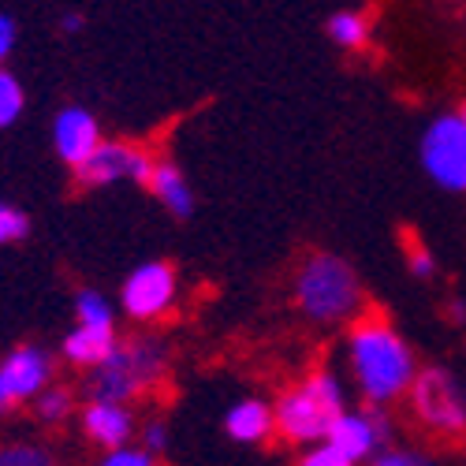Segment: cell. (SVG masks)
Masks as SVG:
<instances>
[{
    "label": "cell",
    "instance_id": "obj_18",
    "mask_svg": "<svg viewBox=\"0 0 466 466\" xmlns=\"http://www.w3.org/2000/svg\"><path fill=\"white\" fill-rule=\"evenodd\" d=\"M75 314H79L83 325H116L112 318V306L101 291H83L79 302H75Z\"/></svg>",
    "mask_w": 466,
    "mask_h": 466
},
{
    "label": "cell",
    "instance_id": "obj_1",
    "mask_svg": "<svg viewBox=\"0 0 466 466\" xmlns=\"http://www.w3.org/2000/svg\"><path fill=\"white\" fill-rule=\"evenodd\" d=\"M351 370L370 403H388L410 388L414 355L388 321L366 318L351 329Z\"/></svg>",
    "mask_w": 466,
    "mask_h": 466
},
{
    "label": "cell",
    "instance_id": "obj_12",
    "mask_svg": "<svg viewBox=\"0 0 466 466\" xmlns=\"http://www.w3.org/2000/svg\"><path fill=\"white\" fill-rule=\"evenodd\" d=\"M83 433L101 444V448H120L135 437V418L127 410V403H116V400H90L83 410Z\"/></svg>",
    "mask_w": 466,
    "mask_h": 466
},
{
    "label": "cell",
    "instance_id": "obj_19",
    "mask_svg": "<svg viewBox=\"0 0 466 466\" xmlns=\"http://www.w3.org/2000/svg\"><path fill=\"white\" fill-rule=\"evenodd\" d=\"M67 410H71V396L64 392V388H42V392H37V418H42L46 425L64 421Z\"/></svg>",
    "mask_w": 466,
    "mask_h": 466
},
{
    "label": "cell",
    "instance_id": "obj_6",
    "mask_svg": "<svg viewBox=\"0 0 466 466\" xmlns=\"http://www.w3.org/2000/svg\"><path fill=\"white\" fill-rule=\"evenodd\" d=\"M421 165L441 187L466 190V112H448L421 138Z\"/></svg>",
    "mask_w": 466,
    "mask_h": 466
},
{
    "label": "cell",
    "instance_id": "obj_13",
    "mask_svg": "<svg viewBox=\"0 0 466 466\" xmlns=\"http://www.w3.org/2000/svg\"><path fill=\"white\" fill-rule=\"evenodd\" d=\"M228 425V437L239 441V444H261L268 441V433H277V418H273V407L261 403V400H243L228 410L224 418Z\"/></svg>",
    "mask_w": 466,
    "mask_h": 466
},
{
    "label": "cell",
    "instance_id": "obj_29",
    "mask_svg": "<svg viewBox=\"0 0 466 466\" xmlns=\"http://www.w3.org/2000/svg\"><path fill=\"white\" fill-rule=\"evenodd\" d=\"M451 321L455 325H466V306L462 302H451Z\"/></svg>",
    "mask_w": 466,
    "mask_h": 466
},
{
    "label": "cell",
    "instance_id": "obj_10",
    "mask_svg": "<svg viewBox=\"0 0 466 466\" xmlns=\"http://www.w3.org/2000/svg\"><path fill=\"white\" fill-rule=\"evenodd\" d=\"M388 437H392V425H388L384 414H355V410H343V414L332 421V430H329L325 441H329L332 448H339L347 459H351V466H355V462L370 459Z\"/></svg>",
    "mask_w": 466,
    "mask_h": 466
},
{
    "label": "cell",
    "instance_id": "obj_22",
    "mask_svg": "<svg viewBox=\"0 0 466 466\" xmlns=\"http://www.w3.org/2000/svg\"><path fill=\"white\" fill-rule=\"evenodd\" d=\"M142 448H146L149 455H161V451L168 448V425H165L161 418H149V421L142 425Z\"/></svg>",
    "mask_w": 466,
    "mask_h": 466
},
{
    "label": "cell",
    "instance_id": "obj_25",
    "mask_svg": "<svg viewBox=\"0 0 466 466\" xmlns=\"http://www.w3.org/2000/svg\"><path fill=\"white\" fill-rule=\"evenodd\" d=\"M407 258H410V273H418V277H433V258H430V250H425L421 243L414 247V239L407 243Z\"/></svg>",
    "mask_w": 466,
    "mask_h": 466
},
{
    "label": "cell",
    "instance_id": "obj_24",
    "mask_svg": "<svg viewBox=\"0 0 466 466\" xmlns=\"http://www.w3.org/2000/svg\"><path fill=\"white\" fill-rule=\"evenodd\" d=\"M105 462H108V466H149L153 455H149L146 448H127V444H120V448H112V451L105 455Z\"/></svg>",
    "mask_w": 466,
    "mask_h": 466
},
{
    "label": "cell",
    "instance_id": "obj_17",
    "mask_svg": "<svg viewBox=\"0 0 466 466\" xmlns=\"http://www.w3.org/2000/svg\"><path fill=\"white\" fill-rule=\"evenodd\" d=\"M23 112V86L15 75H8L0 67V127H12Z\"/></svg>",
    "mask_w": 466,
    "mask_h": 466
},
{
    "label": "cell",
    "instance_id": "obj_9",
    "mask_svg": "<svg viewBox=\"0 0 466 466\" xmlns=\"http://www.w3.org/2000/svg\"><path fill=\"white\" fill-rule=\"evenodd\" d=\"M53 362L42 347H15V351L0 362V414L15 410L26 400H37V392L49 384Z\"/></svg>",
    "mask_w": 466,
    "mask_h": 466
},
{
    "label": "cell",
    "instance_id": "obj_4",
    "mask_svg": "<svg viewBox=\"0 0 466 466\" xmlns=\"http://www.w3.org/2000/svg\"><path fill=\"white\" fill-rule=\"evenodd\" d=\"M343 414V392L332 373H314L273 407L277 433L288 444H321Z\"/></svg>",
    "mask_w": 466,
    "mask_h": 466
},
{
    "label": "cell",
    "instance_id": "obj_5",
    "mask_svg": "<svg viewBox=\"0 0 466 466\" xmlns=\"http://www.w3.org/2000/svg\"><path fill=\"white\" fill-rule=\"evenodd\" d=\"M410 407L437 437H466V396L448 370H425L410 380Z\"/></svg>",
    "mask_w": 466,
    "mask_h": 466
},
{
    "label": "cell",
    "instance_id": "obj_21",
    "mask_svg": "<svg viewBox=\"0 0 466 466\" xmlns=\"http://www.w3.org/2000/svg\"><path fill=\"white\" fill-rule=\"evenodd\" d=\"M49 455L37 451L34 444H8L0 448V466H46Z\"/></svg>",
    "mask_w": 466,
    "mask_h": 466
},
{
    "label": "cell",
    "instance_id": "obj_23",
    "mask_svg": "<svg viewBox=\"0 0 466 466\" xmlns=\"http://www.w3.org/2000/svg\"><path fill=\"white\" fill-rule=\"evenodd\" d=\"M302 462L306 466H351V459H347L339 448H332L329 441H321V448H314V451H306Z\"/></svg>",
    "mask_w": 466,
    "mask_h": 466
},
{
    "label": "cell",
    "instance_id": "obj_11",
    "mask_svg": "<svg viewBox=\"0 0 466 466\" xmlns=\"http://www.w3.org/2000/svg\"><path fill=\"white\" fill-rule=\"evenodd\" d=\"M97 142H101V127L94 120V112H86L79 105L64 108L53 120V146L60 153V161L71 165V168H79L97 149Z\"/></svg>",
    "mask_w": 466,
    "mask_h": 466
},
{
    "label": "cell",
    "instance_id": "obj_20",
    "mask_svg": "<svg viewBox=\"0 0 466 466\" xmlns=\"http://www.w3.org/2000/svg\"><path fill=\"white\" fill-rule=\"evenodd\" d=\"M26 231H30L26 213L15 209V206H8V202H0V243H19Z\"/></svg>",
    "mask_w": 466,
    "mask_h": 466
},
{
    "label": "cell",
    "instance_id": "obj_8",
    "mask_svg": "<svg viewBox=\"0 0 466 466\" xmlns=\"http://www.w3.org/2000/svg\"><path fill=\"white\" fill-rule=\"evenodd\" d=\"M124 314L135 321H157L176 302V273L165 261H146L124 280Z\"/></svg>",
    "mask_w": 466,
    "mask_h": 466
},
{
    "label": "cell",
    "instance_id": "obj_14",
    "mask_svg": "<svg viewBox=\"0 0 466 466\" xmlns=\"http://www.w3.org/2000/svg\"><path fill=\"white\" fill-rule=\"evenodd\" d=\"M116 347V329L112 325H75L67 336H64V355H67V362H75V366H97L108 351Z\"/></svg>",
    "mask_w": 466,
    "mask_h": 466
},
{
    "label": "cell",
    "instance_id": "obj_16",
    "mask_svg": "<svg viewBox=\"0 0 466 466\" xmlns=\"http://www.w3.org/2000/svg\"><path fill=\"white\" fill-rule=\"evenodd\" d=\"M329 37L343 49H362L366 37H370V26H366V19L359 12H336L329 19Z\"/></svg>",
    "mask_w": 466,
    "mask_h": 466
},
{
    "label": "cell",
    "instance_id": "obj_7",
    "mask_svg": "<svg viewBox=\"0 0 466 466\" xmlns=\"http://www.w3.org/2000/svg\"><path fill=\"white\" fill-rule=\"evenodd\" d=\"M153 168H157V161H153L146 149L127 146V142H105L101 138L97 149L90 153L79 168H75V176H79L83 187H108V183H120V179L149 187Z\"/></svg>",
    "mask_w": 466,
    "mask_h": 466
},
{
    "label": "cell",
    "instance_id": "obj_3",
    "mask_svg": "<svg viewBox=\"0 0 466 466\" xmlns=\"http://www.w3.org/2000/svg\"><path fill=\"white\" fill-rule=\"evenodd\" d=\"M161 370H165V343L161 339H149V336H138L127 343L116 339L112 351L97 366H90L86 396L127 403L138 392H146V388L161 377Z\"/></svg>",
    "mask_w": 466,
    "mask_h": 466
},
{
    "label": "cell",
    "instance_id": "obj_27",
    "mask_svg": "<svg viewBox=\"0 0 466 466\" xmlns=\"http://www.w3.org/2000/svg\"><path fill=\"white\" fill-rule=\"evenodd\" d=\"M377 462H380V466H418L421 455H414V451H384Z\"/></svg>",
    "mask_w": 466,
    "mask_h": 466
},
{
    "label": "cell",
    "instance_id": "obj_26",
    "mask_svg": "<svg viewBox=\"0 0 466 466\" xmlns=\"http://www.w3.org/2000/svg\"><path fill=\"white\" fill-rule=\"evenodd\" d=\"M12 49H15V19L0 15V60H8Z\"/></svg>",
    "mask_w": 466,
    "mask_h": 466
},
{
    "label": "cell",
    "instance_id": "obj_28",
    "mask_svg": "<svg viewBox=\"0 0 466 466\" xmlns=\"http://www.w3.org/2000/svg\"><path fill=\"white\" fill-rule=\"evenodd\" d=\"M60 26H64L67 34H79V30H83V15H79V12H67V15L60 19Z\"/></svg>",
    "mask_w": 466,
    "mask_h": 466
},
{
    "label": "cell",
    "instance_id": "obj_15",
    "mask_svg": "<svg viewBox=\"0 0 466 466\" xmlns=\"http://www.w3.org/2000/svg\"><path fill=\"white\" fill-rule=\"evenodd\" d=\"M149 190L165 202L168 213H176V217H190L194 213V190H190V183L183 179V172L176 165L157 161V168H153V179H149Z\"/></svg>",
    "mask_w": 466,
    "mask_h": 466
},
{
    "label": "cell",
    "instance_id": "obj_2",
    "mask_svg": "<svg viewBox=\"0 0 466 466\" xmlns=\"http://www.w3.org/2000/svg\"><path fill=\"white\" fill-rule=\"evenodd\" d=\"M295 302L309 321L336 325L359 314L362 306V284L355 268L336 254H314L306 258L295 277Z\"/></svg>",
    "mask_w": 466,
    "mask_h": 466
}]
</instances>
